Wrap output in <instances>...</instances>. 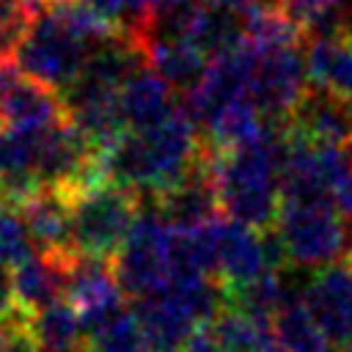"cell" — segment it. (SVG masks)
I'll list each match as a JSON object with an SVG mask.
<instances>
[{"label":"cell","mask_w":352,"mask_h":352,"mask_svg":"<svg viewBox=\"0 0 352 352\" xmlns=\"http://www.w3.org/2000/svg\"><path fill=\"white\" fill-rule=\"evenodd\" d=\"M88 6H94L99 14H104L110 22H116L121 28L124 22V0H85Z\"/></svg>","instance_id":"f1b7e54d"},{"label":"cell","mask_w":352,"mask_h":352,"mask_svg":"<svg viewBox=\"0 0 352 352\" xmlns=\"http://www.w3.org/2000/svg\"><path fill=\"white\" fill-rule=\"evenodd\" d=\"M0 110L6 126L41 132L69 116L63 94L28 77L14 60H0Z\"/></svg>","instance_id":"52a82bcc"},{"label":"cell","mask_w":352,"mask_h":352,"mask_svg":"<svg viewBox=\"0 0 352 352\" xmlns=\"http://www.w3.org/2000/svg\"><path fill=\"white\" fill-rule=\"evenodd\" d=\"M173 226L160 214V209L143 198V209L124 242V248L113 256V270L126 297L138 300L154 292H162L170 278V242Z\"/></svg>","instance_id":"277c9868"},{"label":"cell","mask_w":352,"mask_h":352,"mask_svg":"<svg viewBox=\"0 0 352 352\" xmlns=\"http://www.w3.org/2000/svg\"><path fill=\"white\" fill-rule=\"evenodd\" d=\"M124 297L126 294L113 270V258H99V256H88V253L72 256L66 300L77 308L85 333L107 324L121 311H126Z\"/></svg>","instance_id":"8992f818"},{"label":"cell","mask_w":352,"mask_h":352,"mask_svg":"<svg viewBox=\"0 0 352 352\" xmlns=\"http://www.w3.org/2000/svg\"><path fill=\"white\" fill-rule=\"evenodd\" d=\"M270 270L261 228L245 226L223 214L217 234V280L223 286H239Z\"/></svg>","instance_id":"8fae6325"},{"label":"cell","mask_w":352,"mask_h":352,"mask_svg":"<svg viewBox=\"0 0 352 352\" xmlns=\"http://www.w3.org/2000/svg\"><path fill=\"white\" fill-rule=\"evenodd\" d=\"M302 300L333 346L344 349L352 341V264L341 258L319 267L302 289Z\"/></svg>","instance_id":"ba28073f"},{"label":"cell","mask_w":352,"mask_h":352,"mask_svg":"<svg viewBox=\"0 0 352 352\" xmlns=\"http://www.w3.org/2000/svg\"><path fill=\"white\" fill-rule=\"evenodd\" d=\"M88 44L80 41L52 11L50 3L36 6L30 28L14 55V63L33 80L66 94L82 74Z\"/></svg>","instance_id":"3957f363"},{"label":"cell","mask_w":352,"mask_h":352,"mask_svg":"<svg viewBox=\"0 0 352 352\" xmlns=\"http://www.w3.org/2000/svg\"><path fill=\"white\" fill-rule=\"evenodd\" d=\"M272 330L283 352H333V341L311 314L302 292L292 294L272 316Z\"/></svg>","instance_id":"d6986e66"},{"label":"cell","mask_w":352,"mask_h":352,"mask_svg":"<svg viewBox=\"0 0 352 352\" xmlns=\"http://www.w3.org/2000/svg\"><path fill=\"white\" fill-rule=\"evenodd\" d=\"M132 311L138 314V319L143 324L151 352H179L182 344L187 341L190 330L198 324L192 311L170 289L138 297Z\"/></svg>","instance_id":"e0dca14e"},{"label":"cell","mask_w":352,"mask_h":352,"mask_svg":"<svg viewBox=\"0 0 352 352\" xmlns=\"http://www.w3.org/2000/svg\"><path fill=\"white\" fill-rule=\"evenodd\" d=\"M80 352H151V346L138 314L126 308L107 324L85 333Z\"/></svg>","instance_id":"7402d4cb"},{"label":"cell","mask_w":352,"mask_h":352,"mask_svg":"<svg viewBox=\"0 0 352 352\" xmlns=\"http://www.w3.org/2000/svg\"><path fill=\"white\" fill-rule=\"evenodd\" d=\"M179 352H220V338H217L214 322L212 319H201L190 330V336H187V341L182 344Z\"/></svg>","instance_id":"484cf974"},{"label":"cell","mask_w":352,"mask_h":352,"mask_svg":"<svg viewBox=\"0 0 352 352\" xmlns=\"http://www.w3.org/2000/svg\"><path fill=\"white\" fill-rule=\"evenodd\" d=\"M143 198H148L160 209V214L179 231L198 228V226L214 220L217 214H223L212 165H209V151L179 184H173L170 190H165L160 195H143Z\"/></svg>","instance_id":"9c48e42d"},{"label":"cell","mask_w":352,"mask_h":352,"mask_svg":"<svg viewBox=\"0 0 352 352\" xmlns=\"http://www.w3.org/2000/svg\"><path fill=\"white\" fill-rule=\"evenodd\" d=\"M204 146L212 154H223V151H234L245 143H250L253 138H258V132L264 129V116L258 113L256 102L248 96L231 99L228 104L217 107L212 116L204 118Z\"/></svg>","instance_id":"ac0fdd59"},{"label":"cell","mask_w":352,"mask_h":352,"mask_svg":"<svg viewBox=\"0 0 352 352\" xmlns=\"http://www.w3.org/2000/svg\"><path fill=\"white\" fill-rule=\"evenodd\" d=\"M294 19H300L308 36L336 30L341 25V6L344 0H278Z\"/></svg>","instance_id":"d4e9b609"},{"label":"cell","mask_w":352,"mask_h":352,"mask_svg":"<svg viewBox=\"0 0 352 352\" xmlns=\"http://www.w3.org/2000/svg\"><path fill=\"white\" fill-rule=\"evenodd\" d=\"M14 311H19L16 292H14V275H11V267L0 264V319L11 316Z\"/></svg>","instance_id":"83f0119b"},{"label":"cell","mask_w":352,"mask_h":352,"mask_svg":"<svg viewBox=\"0 0 352 352\" xmlns=\"http://www.w3.org/2000/svg\"><path fill=\"white\" fill-rule=\"evenodd\" d=\"M349 154V151H346ZM333 204L336 209L352 223V154L346 157L344 168L338 170L336 182H333Z\"/></svg>","instance_id":"4316f807"},{"label":"cell","mask_w":352,"mask_h":352,"mask_svg":"<svg viewBox=\"0 0 352 352\" xmlns=\"http://www.w3.org/2000/svg\"><path fill=\"white\" fill-rule=\"evenodd\" d=\"M294 132L314 143H330L349 148L352 146V99L327 94L308 82L305 96L286 121Z\"/></svg>","instance_id":"30bf717a"},{"label":"cell","mask_w":352,"mask_h":352,"mask_svg":"<svg viewBox=\"0 0 352 352\" xmlns=\"http://www.w3.org/2000/svg\"><path fill=\"white\" fill-rule=\"evenodd\" d=\"M118 99H121L124 121L135 132L162 124L179 107V94L151 66H140L138 72H132L121 82Z\"/></svg>","instance_id":"9a60e30c"},{"label":"cell","mask_w":352,"mask_h":352,"mask_svg":"<svg viewBox=\"0 0 352 352\" xmlns=\"http://www.w3.org/2000/svg\"><path fill=\"white\" fill-rule=\"evenodd\" d=\"M69 201L74 250L99 258H113L124 248L143 209V195L116 182L69 192Z\"/></svg>","instance_id":"6da1fadb"},{"label":"cell","mask_w":352,"mask_h":352,"mask_svg":"<svg viewBox=\"0 0 352 352\" xmlns=\"http://www.w3.org/2000/svg\"><path fill=\"white\" fill-rule=\"evenodd\" d=\"M74 253H47L36 250L16 267H11L14 275V292L22 311L36 314L58 300L66 297L69 286V261Z\"/></svg>","instance_id":"7c38bea8"},{"label":"cell","mask_w":352,"mask_h":352,"mask_svg":"<svg viewBox=\"0 0 352 352\" xmlns=\"http://www.w3.org/2000/svg\"><path fill=\"white\" fill-rule=\"evenodd\" d=\"M212 322L220 338V352H278L280 346L272 319L226 305Z\"/></svg>","instance_id":"ffe728a7"},{"label":"cell","mask_w":352,"mask_h":352,"mask_svg":"<svg viewBox=\"0 0 352 352\" xmlns=\"http://www.w3.org/2000/svg\"><path fill=\"white\" fill-rule=\"evenodd\" d=\"M36 250L47 253H77L72 245V201L69 192L52 184L38 187L19 204Z\"/></svg>","instance_id":"5bb4252c"},{"label":"cell","mask_w":352,"mask_h":352,"mask_svg":"<svg viewBox=\"0 0 352 352\" xmlns=\"http://www.w3.org/2000/svg\"><path fill=\"white\" fill-rule=\"evenodd\" d=\"M275 228L283 239L289 264L319 270L346 258L352 250V223L333 204L280 201Z\"/></svg>","instance_id":"7a4b0ae2"},{"label":"cell","mask_w":352,"mask_h":352,"mask_svg":"<svg viewBox=\"0 0 352 352\" xmlns=\"http://www.w3.org/2000/svg\"><path fill=\"white\" fill-rule=\"evenodd\" d=\"M30 327L38 344V352H80L85 330L77 308L63 297L36 314H30Z\"/></svg>","instance_id":"44dd1931"},{"label":"cell","mask_w":352,"mask_h":352,"mask_svg":"<svg viewBox=\"0 0 352 352\" xmlns=\"http://www.w3.org/2000/svg\"><path fill=\"white\" fill-rule=\"evenodd\" d=\"M305 74L314 88L352 99V36L341 28L308 38Z\"/></svg>","instance_id":"2e32d148"},{"label":"cell","mask_w":352,"mask_h":352,"mask_svg":"<svg viewBox=\"0 0 352 352\" xmlns=\"http://www.w3.org/2000/svg\"><path fill=\"white\" fill-rule=\"evenodd\" d=\"M36 6L30 0H0V60H14Z\"/></svg>","instance_id":"cb8c5ba5"},{"label":"cell","mask_w":352,"mask_h":352,"mask_svg":"<svg viewBox=\"0 0 352 352\" xmlns=\"http://www.w3.org/2000/svg\"><path fill=\"white\" fill-rule=\"evenodd\" d=\"M146 50V63L170 82L176 94H187L204 74L209 63V52L198 47L190 36L182 33H148L140 38Z\"/></svg>","instance_id":"4fadbf2b"},{"label":"cell","mask_w":352,"mask_h":352,"mask_svg":"<svg viewBox=\"0 0 352 352\" xmlns=\"http://www.w3.org/2000/svg\"><path fill=\"white\" fill-rule=\"evenodd\" d=\"M30 253H36V245L19 206L0 195V264L16 267Z\"/></svg>","instance_id":"603a6c76"},{"label":"cell","mask_w":352,"mask_h":352,"mask_svg":"<svg viewBox=\"0 0 352 352\" xmlns=\"http://www.w3.org/2000/svg\"><path fill=\"white\" fill-rule=\"evenodd\" d=\"M6 126V118H3V110H0V129Z\"/></svg>","instance_id":"4dcf8cb0"},{"label":"cell","mask_w":352,"mask_h":352,"mask_svg":"<svg viewBox=\"0 0 352 352\" xmlns=\"http://www.w3.org/2000/svg\"><path fill=\"white\" fill-rule=\"evenodd\" d=\"M308 91V74H305V55L300 47H283V50H256L253 74H250V99L256 102L264 121L283 124L300 104V99Z\"/></svg>","instance_id":"5b68a950"},{"label":"cell","mask_w":352,"mask_h":352,"mask_svg":"<svg viewBox=\"0 0 352 352\" xmlns=\"http://www.w3.org/2000/svg\"><path fill=\"white\" fill-rule=\"evenodd\" d=\"M212 6H220V8H231V11H245L248 6H253L256 0H206Z\"/></svg>","instance_id":"f546056e"},{"label":"cell","mask_w":352,"mask_h":352,"mask_svg":"<svg viewBox=\"0 0 352 352\" xmlns=\"http://www.w3.org/2000/svg\"><path fill=\"white\" fill-rule=\"evenodd\" d=\"M344 352H352V341H349V344H346V346H344Z\"/></svg>","instance_id":"1f68e13d"}]
</instances>
